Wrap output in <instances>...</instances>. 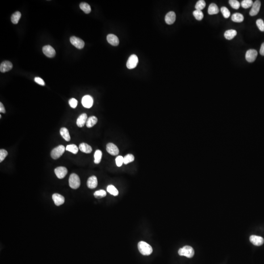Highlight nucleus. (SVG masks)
Masks as SVG:
<instances>
[{"label": "nucleus", "instance_id": "1", "mask_svg": "<svg viewBox=\"0 0 264 264\" xmlns=\"http://www.w3.org/2000/svg\"><path fill=\"white\" fill-rule=\"evenodd\" d=\"M138 250L143 255H150L153 252V248L150 244L144 241H141L138 243Z\"/></svg>", "mask_w": 264, "mask_h": 264}, {"label": "nucleus", "instance_id": "2", "mask_svg": "<svg viewBox=\"0 0 264 264\" xmlns=\"http://www.w3.org/2000/svg\"><path fill=\"white\" fill-rule=\"evenodd\" d=\"M178 253L180 256H184L190 258L193 257L194 255V250L190 246H185L179 250Z\"/></svg>", "mask_w": 264, "mask_h": 264}, {"label": "nucleus", "instance_id": "3", "mask_svg": "<svg viewBox=\"0 0 264 264\" xmlns=\"http://www.w3.org/2000/svg\"><path fill=\"white\" fill-rule=\"evenodd\" d=\"M80 180L79 176L76 174H71L69 178V185L72 189H76L80 186Z\"/></svg>", "mask_w": 264, "mask_h": 264}, {"label": "nucleus", "instance_id": "4", "mask_svg": "<svg viewBox=\"0 0 264 264\" xmlns=\"http://www.w3.org/2000/svg\"><path fill=\"white\" fill-rule=\"evenodd\" d=\"M66 148L64 146L62 145H59L57 147H55L51 152V156L53 159H58L62 155L64 154Z\"/></svg>", "mask_w": 264, "mask_h": 264}, {"label": "nucleus", "instance_id": "5", "mask_svg": "<svg viewBox=\"0 0 264 264\" xmlns=\"http://www.w3.org/2000/svg\"><path fill=\"white\" fill-rule=\"evenodd\" d=\"M138 62V56L135 54H133L131 55L129 57V59H128L126 66L129 69H133L137 67Z\"/></svg>", "mask_w": 264, "mask_h": 264}, {"label": "nucleus", "instance_id": "6", "mask_svg": "<svg viewBox=\"0 0 264 264\" xmlns=\"http://www.w3.org/2000/svg\"><path fill=\"white\" fill-rule=\"evenodd\" d=\"M70 42L73 46L78 49H83L85 46V43L83 40L75 36H72L71 37Z\"/></svg>", "mask_w": 264, "mask_h": 264}, {"label": "nucleus", "instance_id": "7", "mask_svg": "<svg viewBox=\"0 0 264 264\" xmlns=\"http://www.w3.org/2000/svg\"><path fill=\"white\" fill-rule=\"evenodd\" d=\"M257 50L253 49H250L247 51L246 53V59L247 62L252 63L256 60L257 57Z\"/></svg>", "mask_w": 264, "mask_h": 264}, {"label": "nucleus", "instance_id": "8", "mask_svg": "<svg viewBox=\"0 0 264 264\" xmlns=\"http://www.w3.org/2000/svg\"><path fill=\"white\" fill-rule=\"evenodd\" d=\"M42 50L44 54L49 58H53L54 57L56 54V52L54 49L52 47L50 46V45H46L43 47Z\"/></svg>", "mask_w": 264, "mask_h": 264}, {"label": "nucleus", "instance_id": "9", "mask_svg": "<svg viewBox=\"0 0 264 264\" xmlns=\"http://www.w3.org/2000/svg\"><path fill=\"white\" fill-rule=\"evenodd\" d=\"M93 98L89 95L85 96L82 99V104L85 108H91L93 105Z\"/></svg>", "mask_w": 264, "mask_h": 264}, {"label": "nucleus", "instance_id": "10", "mask_svg": "<svg viewBox=\"0 0 264 264\" xmlns=\"http://www.w3.org/2000/svg\"><path fill=\"white\" fill-rule=\"evenodd\" d=\"M54 172L58 179H62L67 174L68 170L66 167L60 166L55 168Z\"/></svg>", "mask_w": 264, "mask_h": 264}, {"label": "nucleus", "instance_id": "11", "mask_svg": "<svg viewBox=\"0 0 264 264\" xmlns=\"http://www.w3.org/2000/svg\"><path fill=\"white\" fill-rule=\"evenodd\" d=\"M106 150L108 153L112 156L117 155L120 152L118 147L113 143H109L107 144Z\"/></svg>", "mask_w": 264, "mask_h": 264}, {"label": "nucleus", "instance_id": "12", "mask_svg": "<svg viewBox=\"0 0 264 264\" xmlns=\"http://www.w3.org/2000/svg\"><path fill=\"white\" fill-rule=\"evenodd\" d=\"M261 2L259 0H257L255 2H254L252 5V8L250 11V16H255L259 13L261 8Z\"/></svg>", "mask_w": 264, "mask_h": 264}, {"label": "nucleus", "instance_id": "13", "mask_svg": "<svg viewBox=\"0 0 264 264\" xmlns=\"http://www.w3.org/2000/svg\"><path fill=\"white\" fill-rule=\"evenodd\" d=\"M251 243L256 246H261L264 244V240L262 237L256 235H251L250 238Z\"/></svg>", "mask_w": 264, "mask_h": 264}, {"label": "nucleus", "instance_id": "14", "mask_svg": "<svg viewBox=\"0 0 264 264\" xmlns=\"http://www.w3.org/2000/svg\"><path fill=\"white\" fill-rule=\"evenodd\" d=\"M52 198L53 201H54V204L57 206L62 205L65 202L64 197L58 193H55L54 194H53Z\"/></svg>", "mask_w": 264, "mask_h": 264}, {"label": "nucleus", "instance_id": "15", "mask_svg": "<svg viewBox=\"0 0 264 264\" xmlns=\"http://www.w3.org/2000/svg\"><path fill=\"white\" fill-rule=\"evenodd\" d=\"M13 65L11 62L8 61H5L1 64L0 71L2 72H5L9 71L12 69Z\"/></svg>", "mask_w": 264, "mask_h": 264}, {"label": "nucleus", "instance_id": "16", "mask_svg": "<svg viewBox=\"0 0 264 264\" xmlns=\"http://www.w3.org/2000/svg\"><path fill=\"white\" fill-rule=\"evenodd\" d=\"M107 40L109 44L114 46H117L120 43L118 37L113 34H108L107 36Z\"/></svg>", "mask_w": 264, "mask_h": 264}, {"label": "nucleus", "instance_id": "17", "mask_svg": "<svg viewBox=\"0 0 264 264\" xmlns=\"http://www.w3.org/2000/svg\"><path fill=\"white\" fill-rule=\"evenodd\" d=\"M176 15L175 12L170 11L166 15L165 21L168 25H172L176 21Z\"/></svg>", "mask_w": 264, "mask_h": 264}, {"label": "nucleus", "instance_id": "18", "mask_svg": "<svg viewBox=\"0 0 264 264\" xmlns=\"http://www.w3.org/2000/svg\"><path fill=\"white\" fill-rule=\"evenodd\" d=\"M87 120H88L87 114L85 113L82 114L78 117L76 121V124L79 127H82L86 124Z\"/></svg>", "mask_w": 264, "mask_h": 264}, {"label": "nucleus", "instance_id": "19", "mask_svg": "<svg viewBox=\"0 0 264 264\" xmlns=\"http://www.w3.org/2000/svg\"><path fill=\"white\" fill-rule=\"evenodd\" d=\"M98 184L97 178L95 176H91L87 181V186L90 189L96 188Z\"/></svg>", "mask_w": 264, "mask_h": 264}, {"label": "nucleus", "instance_id": "20", "mask_svg": "<svg viewBox=\"0 0 264 264\" xmlns=\"http://www.w3.org/2000/svg\"><path fill=\"white\" fill-rule=\"evenodd\" d=\"M79 150L85 153H91L92 152V148L90 145L86 143H82L79 145Z\"/></svg>", "mask_w": 264, "mask_h": 264}, {"label": "nucleus", "instance_id": "21", "mask_svg": "<svg viewBox=\"0 0 264 264\" xmlns=\"http://www.w3.org/2000/svg\"><path fill=\"white\" fill-rule=\"evenodd\" d=\"M237 33L236 30L234 29H229L226 30V32H225L224 33V36L226 39L230 40L233 39L236 36Z\"/></svg>", "mask_w": 264, "mask_h": 264}, {"label": "nucleus", "instance_id": "22", "mask_svg": "<svg viewBox=\"0 0 264 264\" xmlns=\"http://www.w3.org/2000/svg\"><path fill=\"white\" fill-rule=\"evenodd\" d=\"M219 12V10L215 4L212 3L209 5L208 8V13L209 15L217 14Z\"/></svg>", "mask_w": 264, "mask_h": 264}, {"label": "nucleus", "instance_id": "23", "mask_svg": "<svg viewBox=\"0 0 264 264\" xmlns=\"http://www.w3.org/2000/svg\"><path fill=\"white\" fill-rule=\"evenodd\" d=\"M60 133L61 135L63 137V138L65 140V141H69L71 140V137H70L69 132L66 128L63 127L60 129Z\"/></svg>", "mask_w": 264, "mask_h": 264}, {"label": "nucleus", "instance_id": "24", "mask_svg": "<svg viewBox=\"0 0 264 264\" xmlns=\"http://www.w3.org/2000/svg\"><path fill=\"white\" fill-rule=\"evenodd\" d=\"M98 121L97 117L95 116H91L88 118L86 125L88 128H92L96 124Z\"/></svg>", "mask_w": 264, "mask_h": 264}, {"label": "nucleus", "instance_id": "25", "mask_svg": "<svg viewBox=\"0 0 264 264\" xmlns=\"http://www.w3.org/2000/svg\"><path fill=\"white\" fill-rule=\"evenodd\" d=\"M231 20L234 22L241 23L244 20V17L241 13H235L231 16Z\"/></svg>", "mask_w": 264, "mask_h": 264}, {"label": "nucleus", "instance_id": "26", "mask_svg": "<svg viewBox=\"0 0 264 264\" xmlns=\"http://www.w3.org/2000/svg\"><path fill=\"white\" fill-rule=\"evenodd\" d=\"M102 156V153L100 150H97L95 152L94 154V162L96 164H99L100 163L101 160V158Z\"/></svg>", "mask_w": 264, "mask_h": 264}, {"label": "nucleus", "instance_id": "27", "mask_svg": "<svg viewBox=\"0 0 264 264\" xmlns=\"http://www.w3.org/2000/svg\"><path fill=\"white\" fill-rule=\"evenodd\" d=\"M21 17V13L19 11H17L13 13L11 17V20L12 23L14 24H18Z\"/></svg>", "mask_w": 264, "mask_h": 264}, {"label": "nucleus", "instance_id": "28", "mask_svg": "<svg viewBox=\"0 0 264 264\" xmlns=\"http://www.w3.org/2000/svg\"><path fill=\"white\" fill-rule=\"evenodd\" d=\"M79 7H80V8L81 9V10H82L86 14H89V13L91 12V7L87 3H85V2H82V3H80Z\"/></svg>", "mask_w": 264, "mask_h": 264}, {"label": "nucleus", "instance_id": "29", "mask_svg": "<svg viewBox=\"0 0 264 264\" xmlns=\"http://www.w3.org/2000/svg\"><path fill=\"white\" fill-rule=\"evenodd\" d=\"M107 190L110 194L114 196H117L119 193L118 190L113 185H108Z\"/></svg>", "mask_w": 264, "mask_h": 264}, {"label": "nucleus", "instance_id": "30", "mask_svg": "<svg viewBox=\"0 0 264 264\" xmlns=\"http://www.w3.org/2000/svg\"><path fill=\"white\" fill-rule=\"evenodd\" d=\"M66 150L72 153L73 154H76L77 153L78 151V148L75 144L68 145L66 147Z\"/></svg>", "mask_w": 264, "mask_h": 264}, {"label": "nucleus", "instance_id": "31", "mask_svg": "<svg viewBox=\"0 0 264 264\" xmlns=\"http://www.w3.org/2000/svg\"><path fill=\"white\" fill-rule=\"evenodd\" d=\"M193 14L196 19L198 21H201L204 18V14L201 11L195 10L193 11Z\"/></svg>", "mask_w": 264, "mask_h": 264}, {"label": "nucleus", "instance_id": "32", "mask_svg": "<svg viewBox=\"0 0 264 264\" xmlns=\"http://www.w3.org/2000/svg\"><path fill=\"white\" fill-rule=\"evenodd\" d=\"M107 193L104 190L96 191L94 193V196L97 199H101L106 196Z\"/></svg>", "mask_w": 264, "mask_h": 264}, {"label": "nucleus", "instance_id": "33", "mask_svg": "<svg viewBox=\"0 0 264 264\" xmlns=\"http://www.w3.org/2000/svg\"><path fill=\"white\" fill-rule=\"evenodd\" d=\"M205 5H206V3L205 1L200 0V1L197 2V3H196V5H195V8L196 10L202 11V9L205 8Z\"/></svg>", "mask_w": 264, "mask_h": 264}, {"label": "nucleus", "instance_id": "34", "mask_svg": "<svg viewBox=\"0 0 264 264\" xmlns=\"http://www.w3.org/2000/svg\"><path fill=\"white\" fill-rule=\"evenodd\" d=\"M135 157L132 154H127L124 157V164H127L134 161Z\"/></svg>", "mask_w": 264, "mask_h": 264}, {"label": "nucleus", "instance_id": "35", "mask_svg": "<svg viewBox=\"0 0 264 264\" xmlns=\"http://www.w3.org/2000/svg\"><path fill=\"white\" fill-rule=\"evenodd\" d=\"M253 4V2L252 0H244L241 2V6L242 8H248L250 7H252V5Z\"/></svg>", "mask_w": 264, "mask_h": 264}, {"label": "nucleus", "instance_id": "36", "mask_svg": "<svg viewBox=\"0 0 264 264\" xmlns=\"http://www.w3.org/2000/svg\"><path fill=\"white\" fill-rule=\"evenodd\" d=\"M229 3L230 6L235 9H238L240 7V4L236 0H230L229 1Z\"/></svg>", "mask_w": 264, "mask_h": 264}, {"label": "nucleus", "instance_id": "37", "mask_svg": "<svg viewBox=\"0 0 264 264\" xmlns=\"http://www.w3.org/2000/svg\"><path fill=\"white\" fill-rule=\"evenodd\" d=\"M221 12L225 18H228L230 16V12L226 7H223L221 8Z\"/></svg>", "mask_w": 264, "mask_h": 264}, {"label": "nucleus", "instance_id": "38", "mask_svg": "<svg viewBox=\"0 0 264 264\" xmlns=\"http://www.w3.org/2000/svg\"><path fill=\"white\" fill-rule=\"evenodd\" d=\"M256 25L259 30L261 32H264V22L261 19H258L256 21Z\"/></svg>", "mask_w": 264, "mask_h": 264}, {"label": "nucleus", "instance_id": "39", "mask_svg": "<svg viewBox=\"0 0 264 264\" xmlns=\"http://www.w3.org/2000/svg\"><path fill=\"white\" fill-rule=\"evenodd\" d=\"M8 154V153L5 149H2L0 150V162H2L7 157Z\"/></svg>", "mask_w": 264, "mask_h": 264}, {"label": "nucleus", "instance_id": "40", "mask_svg": "<svg viewBox=\"0 0 264 264\" xmlns=\"http://www.w3.org/2000/svg\"><path fill=\"white\" fill-rule=\"evenodd\" d=\"M116 162L118 167H120L124 163V158L121 156H118L116 159Z\"/></svg>", "mask_w": 264, "mask_h": 264}, {"label": "nucleus", "instance_id": "41", "mask_svg": "<svg viewBox=\"0 0 264 264\" xmlns=\"http://www.w3.org/2000/svg\"><path fill=\"white\" fill-rule=\"evenodd\" d=\"M68 103H69L70 106L71 107V108H75L77 107V106L78 101L77 100H76V99L72 98V99H70V100H69Z\"/></svg>", "mask_w": 264, "mask_h": 264}, {"label": "nucleus", "instance_id": "42", "mask_svg": "<svg viewBox=\"0 0 264 264\" xmlns=\"http://www.w3.org/2000/svg\"><path fill=\"white\" fill-rule=\"evenodd\" d=\"M34 81H35L36 83H37V84H39L40 85H45V82H44V81L41 78L39 77H35V78H34Z\"/></svg>", "mask_w": 264, "mask_h": 264}, {"label": "nucleus", "instance_id": "43", "mask_svg": "<svg viewBox=\"0 0 264 264\" xmlns=\"http://www.w3.org/2000/svg\"><path fill=\"white\" fill-rule=\"evenodd\" d=\"M0 112L2 113H5V110L4 106L2 103H0Z\"/></svg>", "mask_w": 264, "mask_h": 264}, {"label": "nucleus", "instance_id": "44", "mask_svg": "<svg viewBox=\"0 0 264 264\" xmlns=\"http://www.w3.org/2000/svg\"><path fill=\"white\" fill-rule=\"evenodd\" d=\"M260 53L262 56H264V42L262 44L260 50Z\"/></svg>", "mask_w": 264, "mask_h": 264}]
</instances>
